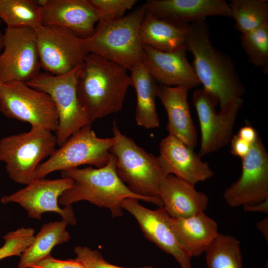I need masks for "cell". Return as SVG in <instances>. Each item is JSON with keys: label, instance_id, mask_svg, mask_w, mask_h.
<instances>
[{"label": "cell", "instance_id": "5b68a950", "mask_svg": "<svg viewBox=\"0 0 268 268\" xmlns=\"http://www.w3.org/2000/svg\"><path fill=\"white\" fill-rule=\"evenodd\" d=\"M111 129L115 142L110 153L116 157V171L119 178L133 193L160 200L159 187L167 175L158 156L147 152L132 138L122 134L116 121Z\"/></svg>", "mask_w": 268, "mask_h": 268}, {"label": "cell", "instance_id": "4dcf8cb0", "mask_svg": "<svg viewBox=\"0 0 268 268\" xmlns=\"http://www.w3.org/2000/svg\"><path fill=\"white\" fill-rule=\"evenodd\" d=\"M95 9L99 17L98 22L119 19L127 10L131 9L137 0H88Z\"/></svg>", "mask_w": 268, "mask_h": 268}, {"label": "cell", "instance_id": "4fadbf2b", "mask_svg": "<svg viewBox=\"0 0 268 268\" xmlns=\"http://www.w3.org/2000/svg\"><path fill=\"white\" fill-rule=\"evenodd\" d=\"M241 159L240 178L223 194L226 202L233 207L253 205L268 200V153L259 135Z\"/></svg>", "mask_w": 268, "mask_h": 268}, {"label": "cell", "instance_id": "484cf974", "mask_svg": "<svg viewBox=\"0 0 268 268\" xmlns=\"http://www.w3.org/2000/svg\"><path fill=\"white\" fill-rule=\"evenodd\" d=\"M0 19L7 27L36 29L43 24L40 6L35 0H0Z\"/></svg>", "mask_w": 268, "mask_h": 268}, {"label": "cell", "instance_id": "cb8c5ba5", "mask_svg": "<svg viewBox=\"0 0 268 268\" xmlns=\"http://www.w3.org/2000/svg\"><path fill=\"white\" fill-rule=\"evenodd\" d=\"M132 86L136 94L135 121L137 124L147 129L159 126L155 98L158 83L147 71L143 64L131 71Z\"/></svg>", "mask_w": 268, "mask_h": 268}, {"label": "cell", "instance_id": "836d02e7", "mask_svg": "<svg viewBox=\"0 0 268 268\" xmlns=\"http://www.w3.org/2000/svg\"><path fill=\"white\" fill-rule=\"evenodd\" d=\"M230 141V150L233 155L242 158L249 152L251 144L240 138L237 134L231 138Z\"/></svg>", "mask_w": 268, "mask_h": 268}, {"label": "cell", "instance_id": "1f68e13d", "mask_svg": "<svg viewBox=\"0 0 268 268\" xmlns=\"http://www.w3.org/2000/svg\"><path fill=\"white\" fill-rule=\"evenodd\" d=\"M76 259L81 262L85 268H154L152 266L138 268H126L113 265L105 260L102 255L96 250L86 246H77L74 249Z\"/></svg>", "mask_w": 268, "mask_h": 268}, {"label": "cell", "instance_id": "30bf717a", "mask_svg": "<svg viewBox=\"0 0 268 268\" xmlns=\"http://www.w3.org/2000/svg\"><path fill=\"white\" fill-rule=\"evenodd\" d=\"M0 54V80L2 83L27 82L40 73L41 67L35 30L7 27L2 34Z\"/></svg>", "mask_w": 268, "mask_h": 268}, {"label": "cell", "instance_id": "f1b7e54d", "mask_svg": "<svg viewBox=\"0 0 268 268\" xmlns=\"http://www.w3.org/2000/svg\"><path fill=\"white\" fill-rule=\"evenodd\" d=\"M241 46L249 61L268 73V23L240 37Z\"/></svg>", "mask_w": 268, "mask_h": 268}, {"label": "cell", "instance_id": "8fae6325", "mask_svg": "<svg viewBox=\"0 0 268 268\" xmlns=\"http://www.w3.org/2000/svg\"><path fill=\"white\" fill-rule=\"evenodd\" d=\"M35 30L41 67L47 72L61 75L82 66L89 53L81 39L54 25L43 24Z\"/></svg>", "mask_w": 268, "mask_h": 268}, {"label": "cell", "instance_id": "9a60e30c", "mask_svg": "<svg viewBox=\"0 0 268 268\" xmlns=\"http://www.w3.org/2000/svg\"><path fill=\"white\" fill-rule=\"evenodd\" d=\"M122 207L135 218L144 236L165 253L171 255L181 268H192L191 259L178 244L163 206L150 209L134 198L125 199Z\"/></svg>", "mask_w": 268, "mask_h": 268}, {"label": "cell", "instance_id": "d4e9b609", "mask_svg": "<svg viewBox=\"0 0 268 268\" xmlns=\"http://www.w3.org/2000/svg\"><path fill=\"white\" fill-rule=\"evenodd\" d=\"M65 220L50 222L42 225L32 244L20 256L17 268H31L50 255L53 248L68 241L70 235Z\"/></svg>", "mask_w": 268, "mask_h": 268}, {"label": "cell", "instance_id": "8d00e7d4", "mask_svg": "<svg viewBox=\"0 0 268 268\" xmlns=\"http://www.w3.org/2000/svg\"><path fill=\"white\" fill-rule=\"evenodd\" d=\"M257 227L268 241V216L265 217L264 219L259 221L257 223Z\"/></svg>", "mask_w": 268, "mask_h": 268}, {"label": "cell", "instance_id": "9c48e42d", "mask_svg": "<svg viewBox=\"0 0 268 268\" xmlns=\"http://www.w3.org/2000/svg\"><path fill=\"white\" fill-rule=\"evenodd\" d=\"M0 111L5 117L56 132L59 117L55 104L47 93L25 82L2 83L0 87Z\"/></svg>", "mask_w": 268, "mask_h": 268}, {"label": "cell", "instance_id": "7a4b0ae2", "mask_svg": "<svg viewBox=\"0 0 268 268\" xmlns=\"http://www.w3.org/2000/svg\"><path fill=\"white\" fill-rule=\"evenodd\" d=\"M130 86L131 77L125 67L89 53L77 77L76 92L79 102L93 123L120 111Z\"/></svg>", "mask_w": 268, "mask_h": 268}, {"label": "cell", "instance_id": "44dd1931", "mask_svg": "<svg viewBox=\"0 0 268 268\" xmlns=\"http://www.w3.org/2000/svg\"><path fill=\"white\" fill-rule=\"evenodd\" d=\"M159 198L168 215L174 218H186L204 211L208 198L197 191L195 184L170 174L161 182Z\"/></svg>", "mask_w": 268, "mask_h": 268}, {"label": "cell", "instance_id": "d6986e66", "mask_svg": "<svg viewBox=\"0 0 268 268\" xmlns=\"http://www.w3.org/2000/svg\"><path fill=\"white\" fill-rule=\"evenodd\" d=\"M161 166L166 175L172 174L193 184L210 179L214 173L194 149L168 134L160 143Z\"/></svg>", "mask_w": 268, "mask_h": 268}, {"label": "cell", "instance_id": "ba28073f", "mask_svg": "<svg viewBox=\"0 0 268 268\" xmlns=\"http://www.w3.org/2000/svg\"><path fill=\"white\" fill-rule=\"evenodd\" d=\"M114 137L97 136L91 125L71 134L58 149L36 169L33 180L45 178L53 172H61L82 165L101 168L108 162Z\"/></svg>", "mask_w": 268, "mask_h": 268}, {"label": "cell", "instance_id": "e0dca14e", "mask_svg": "<svg viewBox=\"0 0 268 268\" xmlns=\"http://www.w3.org/2000/svg\"><path fill=\"white\" fill-rule=\"evenodd\" d=\"M143 65L159 84L167 86H184L190 89L201 84L184 47L170 52H161L143 45Z\"/></svg>", "mask_w": 268, "mask_h": 268}, {"label": "cell", "instance_id": "f35d334b", "mask_svg": "<svg viewBox=\"0 0 268 268\" xmlns=\"http://www.w3.org/2000/svg\"><path fill=\"white\" fill-rule=\"evenodd\" d=\"M0 22H1V20L0 19Z\"/></svg>", "mask_w": 268, "mask_h": 268}, {"label": "cell", "instance_id": "5bb4252c", "mask_svg": "<svg viewBox=\"0 0 268 268\" xmlns=\"http://www.w3.org/2000/svg\"><path fill=\"white\" fill-rule=\"evenodd\" d=\"M73 182L71 179L63 177L33 180L25 187L2 197L1 201L4 204H19L31 218L41 219L44 213L53 212L60 214L68 224L75 225L76 220L72 206L62 208L58 204L60 197Z\"/></svg>", "mask_w": 268, "mask_h": 268}, {"label": "cell", "instance_id": "277c9868", "mask_svg": "<svg viewBox=\"0 0 268 268\" xmlns=\"http://www.w3.org/2000/svg\"><path fill=\"white\" fill-rule=\"evenodd\" d=\"M146 13L143 4L119 19L98 22L93 35L81 39L84 48L88 53L115 62L128 70L142 65L145 52L139 30Z\"/></svg>", "mask_w": 268, "mask_h": 268}, {"label": "cell", "instance_id": "2e32d148", "mask_svg": "<svg viewBox=\"0 0 268 268\" xmlns=\"http://www.w3.org/2000/svg\"><path fill=\"white\" fill-rule=\"evenodd\" d=\"M43 24L67 29L81 39L90 37L99 21L88 0H40Z\"/></svg>", "mask_w": 268, "mask_h": 268}, {"label": "cell", "instance_id": "ffe728a7", "mask_svg": "<svg viewBox=\"0 0 268 268\" xmlns=\"http://www.w3.org/2000/svg\"><path fill=\"white\" fill-rule=\"evenodd\" d=\"M190 89L184 86H167L158 84L156 96L167 114L166 129L169 134L194 149L197 144L198 136L188 102Z\"/></svg>", "mask_w": 268, "mask_h": 268}, {"label": "cell", "instance_id": "d6a6232c", "mask_svg": "<svg viewBox=\"0 0 268 268\" xmlns=\"http://www.w3.org/2000/svg\"><path fill=\"white\" fill-rule=\"evenodd\" d=\"M31 268H85L83 264L76 259L60 260L51 255L33 265Z\"/></svg>", "mask_w": 268, "mask_h": 268}, {"label": "cell", "instance_id": "83f0119b", "mask_svg": "<svg viewBox=\"0 0 268 268\" xmlns=\"http://www.w3.org/2000/svg\"><path fill=\"white\" fill-rule=\"evenodd\" d=\"M205 253L208 268H243L240 242L234 236L218 233Z\"/></svg>", "mask_w": 268, "mask_h": 268}, {"label": "cell", "instance_id": "6da1fadb", "mask_svg": "<svg viewBox=\"0 0 268 268\" xmlns=\"http://www.w3.org/2000/svg\"><path fill=\"white\" fill-rule=\"evenodd\" d=\"M184 48L193 55L192 66L203 88L218 99L220 107L242 98L245 87L234 63L213 46L205 19L190 24Z\"/></svg>", "mask_w": 268, "mask_h": 268}, {"label": "cell", "instance_id": "4316f807", "mask_svg": "<svg viewBox=\"0 0 268 268\" xmlns=\"http://www.w3.org/2000/svg\"><path fill=\"white\" fill-rule=\"evenodd\" d=\"M229 5L235 28L242 34L255 30L268 23V0H231Z\"/></svg>", "mask_w": 268, "mask_h": 268}, {"label": "cell", "instance_id": "74e56055", "mask_svg": "<svg viewBox=\"0 0 268 268\" xmlns=\"http://www.w3.org/2000/svg\"><path fill=\"white\" fill-rule=\"evenodd\" d=\"M3 48V39H2V33L0 31V54ZM2 83L0 80V87Z\"/></svg>", "mask_w": 268, "mask_h": 268}, {"label": "cell", "instance_id": "3957f363", "mask_svg": "<svg viewBox=\"0 0 268 268\" xmlns=\"http://www.w3.org/2000/svg\"><path fill=\"white\" fill-rule=\"evenodd\" d=\"M116 157L111 153L108 163L101 168L89 166L61 172L62 177L71 179L72 186L60 197L64 207L86 201L97 206L110 210L113 218L123 215L122 201L134 198L163 206L160 199L144 198L133 193L119 178L116 171Z\"/></svg>", "mask_w": 268, "mask_h": 268}, {"label": "cell", "instance_id": "52a82bcc", "mask_svg": "<svg viewBox=\"0 0 268 268\" xmlns=\"http://www.w3.org/2000/svg\"><path fill=\"white\" fill-rule=\"evenodd\" d=\"M81 67L61 75L40 73L26 82L31 87L47 93L53 100L59 117L55 135L59 146L75 132L92 123L77 95L76 82Z\"/></svg>", "mask_w": 268, "mask_h": 268}, {"label": "cell", "instance_id": "8992f818", "mask_svg": "<svg viewBox=\"0 0 268 268\" xmlns=\"http://www.w3.org/2000/svg\"><path fill=\"white\" fill-rule=\"evenodd\" d=\"M57 139L53 132L42 127H31L27 132L0 139V161L5 165L9 178L27 185L42 161L56 150Z\"/></svg>", "mask_w": 268, "mask_h": 268}, {"label": "cell", "instance_id": "7402d4cb", "mask_svg": "<svg viewBox=\"0 0 268 268\" xmlns=\"http://www.w3.org/2000/svg\"><path fill=\"white\" fill-rule=\"evenodd\" d=\"M168 222L178 244L191 258L205 253L219 233L216 222L204 211L183 218L169 216Z\"/></svg>", "mask_w": 268, "mask_h": 268}, {"label": "cell", "instance_id": "603a6c76", "mask_svg": "<svg viewBox=\"0 0 268 268\" xmlns=\"http://www.w3.org/2000/svg\"><path fill=\"white\" fill-rule=\"evenodd\" d=\"M189 25H175L147 12L139 33L142 45L161 52H170L184 47Z\"/></svg>", "mask_w": 268, "mask_h": 268}, {"label": "cell", "instance_id": "d590c367", "mask_svg": "<svg viewBox=\"0 0 268 268\" xmlns=\"http://www.w3.org/2000/svg\"><path fill=\"white\" fill-rule=\"evenodd\" d=\"M243 209L248 212H260L268 213V200L253 205H244Z\"/></svg>", "mask_w": 268, "mask_h": 268}, {"label": "cell", "instance_id": "7c38bea8", "mask_svg": "<svg viewBox=\"0 0 268 268\" xmlns=\"http://www.w3.org/2000/svg\"><path fill=\"white\" fill-rule=\"evenodd\" d=\"M193 100L200 121L201 142L200 156L216 151L227 144L232 137L233 127L243 99L232 101L220 107H215L218 99L204 89L196 90Z\"/></svg>", "mask_w": 268, "mask_h": 268}, {"label": "cell", "instance_id": "ac0fdd59", "mask_svg": "<svg viewBox=\"0 0 268 268\" xmlns=\"http://www.w3.org/2000/svg\"><path fill=\"white\" fill-rule=\"evenodd\" d=\"M144 5L147 12L180 27L207 16L231 17L229 3L224 0H148Z\"/></svg>", "mask_w": 268, "mask_h": 268}, {"label": "cell", "instance_id": "e575fe53", "mask_svg": "<svg viewBox=\"0 0 268 268\" xmlns=\"http://www.w3.org/2000/svg\"><path fill=\"white\" fill-rule=\"evenodd\" d=\"M237 135L251 144L255 141L259 135L255 129L249 125L242 127Z\"/></svg>", "mask_w": 268, "mask_h": 268}, {"label": "cell", "instance_id": "f546056e", "mask_svg": "<svg viewBox=\"0 0 268 268\" xmlns=\"http://www.w3.org/2000/svg\"><path fill=\"white\" fill-rule=\"evenodd\" d=\"M35 230L31 227H20L3 236V245L0 248V260L13 256H20L32 244Z\"/></svg>", "mask_w": 268, "mask_h": 268}]
</instances>
